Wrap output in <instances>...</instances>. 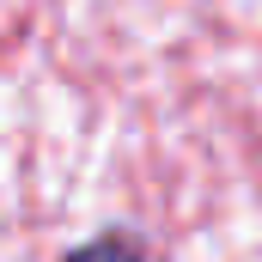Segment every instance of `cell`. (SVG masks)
<instances>
[{
  "label": "cell",
  "instance_id": "6da1fadb",
  "mask_svg": "<svg viewBox=\"0 0 262 262\" xmlns=\"http://www.w3.org/2000/svg\"><path fill=\"white\" fill-rule=\"evenodd\" d=\"M67 262H152L134 238H92V244H79Z\"/></svg>",
  "mask_w": 262,
  "mask_h": 262
}]
</instances>
